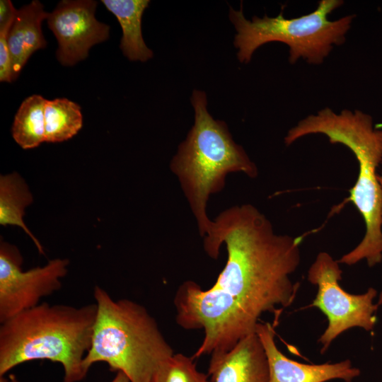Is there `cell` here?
Segmentation results:
<instances>
[{
    "label": "cell",
    "instance_id": "cell-1",
    "mask_svg": "<svg viewBox=\"0 0 382 382\" xmlns=\"http://www.w3.org/2000/svg\"><path fill=\"white\" fill-rule=\"evenodd\" d=\"M303 237L275 233L270 220L249 204L218 215L203 244L214 260L226 245L224 269L210 288L185 281L174 297L177 323L204 330L193 359L230 351L255 332L262 313L279 316L292 303L299 284L290 276L300 265Z\"/></svg>",
    "mask_w": 382,
    "mask_h": 382
},
{
    "label": "cell",
    "instance_id": "cell-2",
    "mask_svg": "<svg viewBox=\"0 0 382 382\" xmlns=\"http://www.w3.org/2000/svg\"><path fill=\"white\" fill-rule=\"evenodd\" d=\"M313 134L326 135L331 144L346 146L359 164L357 180L346 201L353 203L362 216L366 232L361 241L337 262L350 266L366 260L374 267L382 260V200L377 173L382 163V129H375L371 116L360 110H343L337 114L325 108L291 128L284 142L289 146Z\"/></svg>",
    "mask_w": 382,
    "mask_h": 382
},
{
    "label": "cell",
    "instance_id": "cell-3",
    "mask_svg": "<svg viewBox=\"0 0 382 382\" xmlns=\"http://www.w3.org/2000/svg\"><path fill=\"white\" fill-rule=\"evenodd\" d=\"M96 303L74 307L44 302L1 323L0 376L25 362L47 359L62 364L63 382L87 375Z\"/></svg>",
    "mask_w": 382,
    "mask_h": 382
},
{
    "label": "cell",
    "instance_id": "cell-4",
    "mask_svg": "<svg viewBox=\"0 0 382 382\" xmlns=\"http://www.w3.org/2000/svg\"><path fill=\"white\" fill-rule=\"evenodd\" d=\"M191 103L195 123L179 145L170 169L178 178L204 238L213 224L206 210L209 198L224 188L226 175L242 172L254 178L258 172L243 147L233 141L226 124L209 113L205 93L195 90Z\"/></svg>",
    "mask_w": 382,
    "mask_h": 382
},
{
    "label": "cell",
    "instance_id": "cell-5",
    "mask_svg": "<svg viewBox=\"0 0 382 382\" xmlns=\"http://www.w3.org/2000/svg\"><path fill=\"white\" fill-rule=\"evenodd\" d=\"M93 296L97 313L83 360L85 371L105 362L130 382H152L160 366L175 354L155 319L142 305L127 299L115 300L99 286Z\"/></svg>",
    "mask_w": 382,
    "mask_h": 382
},
{
    "label": "cell",
    "instance_id": "cell-6",
    "mask_svg": "<svg viewBox=\"0 0 382 382\" xmlns=\"http://www.w3.org/2000/svg\"><path fill=\"white\" fill-rule=\"evenodd\" d=\"M343 3L341 0H321L313 12L300 17L285 18L282 11L276 17L253 16L251 21L245 18L242 6L238 11L230 8L229 18L237 31L234 45L238 49V60L248 63L261 45L279 42L289 46L291 64L299 58L309 64H322L333 45L345 42L355 17L350 14L335 21L328 19L331 12Z\"/></svg>",
    "mask_w": 382,
    "mask_h": 382
},
{
    "label": "cell",
    "instance_id": "cell-7",
    "mask_svg": "<svg viewBox=\"0 0 382 382\" xmlns=\"http://www.w3.org/2000/svg\"><path fill=\"white\" fill-rule=\"evenodd\" d=\"M342 273L337 260L325 252L318 254L308 272L309 282L318 286L316 298L308 307L319 308L328 322L318 340L322 345L321 354L347 330L358 327L370 331L376 322L375 313L378 306L374 300L377 291L371 287L361 294H349L340 285Z\"/></svg>",
    "mask_w": 382,
    "mask_h": 382
},
{
    "label": "cell",
    "instance_id": "cell-8",
    "mask_svg": "<svg viewBox=\"0 0 382 382\" xmlns=\"http://www.w3.org/2000/svg\"><path fill=\"white\" fill-rule=\"evenodd\" d=\"M18 249L0 245V323L39 304L41 298L60 289L69 260L55 258L42 267L23 271Z\"/></svg>",
    "mask_w": 382,
    "mask_h": 382
},
{
    "label": "cell",
    "instance_id": "cell-9",
    "mask_svg": "<svg viewBox=\"0 0 382 382\" xmlns=\"http://www.w3.org/2000/svg\"><path fill=\"white\" fill-rule=\"evenodd\" d=\"M96 6L93 0H62L49 13L47 26L57 40L56 55L62 65L85 59L93 45L109 38L110 26L95 17Z\"/></svg>",
    "mask_w": 382,
    "mask_h": 382
},
{
    "label": "cell",
    "instance_id": "cell-10",
    "mask_svg": "<svg viewBox=\"0 0 382 382\" xmlns=\"http://www.w3.org/2000/svg\"><path fill=\"white\" fill-rule=\"evenodd\" d=\"M255 332L266 354L269 382H327L335 379L352 382L361 374L349 359L307 364L288 358L278 349L274 328L270 323H259Z\"/></svg>",
    "mask_w": 382,
    "mask_h": 382
},
{
    "label": "cell",
    "instance_id": "cell-11",
    "mask_svg": "<svg viewBox=\"0 0 382 382\" xmlns=\"http://www.w3.org/2000/svg\"><path fill=\"white\" fill-rule=\"evenodd\" d=\"M208 375L212 382H269L266 354L256 332L230 351L211 354Z\"/></svg>",
    "mask_w": 382,
    "mask_h": 382
},
{
    "label": "cell",
    "instance_id": "cell-12",
    "mask_svg": "<svg viewBox=\"0 0 382 382\" xmlns=\"http://www.w3.org/2000/svg\"><path fill=\"white\" fill-rule=\"evenodd\" d=\"M48 14L38 0H33L17 9L8 35L13 81L18 78L30 56L46 47L41 24Z\"/></svg>",
    "mask_w": 382,
    "mask_h": 382
},
{
    "label": "cell",
    "instance_id": "cell-13",
    "mask_svg": "<svg viewBox=\"0 0 382 382\" xmlns=\"http://www.w3.org/2000/svg\"><path fill=\"white\" fill-rule=\"evenodd\" d=\"M101 2L117 19L122 32L120 49L131 61L146 62L153 52L146 45L141 33V17L149 0H102Z\"/></svg>",
    "mask_w": 382,
    "mask_h": 382
},
{
    "label": "cell",
    "instance_id": "cell-14",
    "mask_svg": "<svg viewBox=\"0 0 382 382\" xmlns=\"http://www.w3.org/2000/svg\"><path fill=\"white\" fill-rule=\"evenodd\" d=\"M32 202V194L19 174L1 175L0 224L21 227L31 238L40 253L44 255L42 246L23 221L25 209Z\"/></svg>",
    "mask_w": 382,
    "mask_h": 382
},
{
    "label": "cell",
    "instance_id": "cell-15",
    "mask_svg": "<svg viewBox=\"0 0 382 382\" xmlns=\"http://www.w3.org/2000/svg\"><path fill=\"white\" fill-rule=\"evenodd\" d=\"M46 99L34 94L21 104L13 120L12 136L23 149L38 146L45 141V106Z\"/></svg>",
    "mask_w": 382,
    "mask_h": 382
},
{
    "label": "cell",
    "instance_id": "cell-16",
    "mask_svg": "<svg viewBox=\"0 0 382 382\" xmlns=\"http://www.w3.org/2000/svg\"><path fill=\"white\" fill-rule=\"evenodd\" d=\"M83 126L81 107L67 98L46 100L45 141L62 142L72 138Z\"/></svg>",
    "mask_w": 382,
    "mask_h": 382
},
{
    "label": "cell",
    "instance_id": "cell-17",
    "mask_svg": "<svg viewBox=\"0 0 382 382\" xmlns=\"http://www.w3.org/2000/svg\"><path fill=\"white\" fill-rule=\"evenodd\" d=\"M193 359L180 353L174 354L160 366L152 382H209Z\"/></svg>",
    "mask_w": 382,
    "mask_h": 382
},
{
    "label": "cell",
    "instance_id": "cell-18",
    "mask_svg": "<svg viewBox=\"0 0 382 382\" xmlns=\"http://www.w3.org/2000/svg\"><path fill=\"white\" fill-rule=\"evenodd\" d=\"M12 24L0 26V81L12 82L11 55L8 35Z\"/></svg>",
    "mask_w": 382,
    "mask_h": 382
},
{
    "label": "cell",
    "instance_id": "cell-19",
    "mask_svg": "<svg viewBox=\"0 0 382 382\" xmlns=\"http://www.w3.org/2000/svg\"><path fill=\"white\" fill-rule=\"evenodd\" d=\"M16 11L10 0H1L0 25L13 23Z\"/></svg>",
    "mask_w": 382,
    "mask_h": 382
},
{
    "label": "cell",
    "instance_id": "cell-20",
    "mask_svg": "<svg viewBox=\"0 0 382 382\" xmlns=\"http://www.w3.org/2000/svg\"><path fill=\"white\" fill-rule=\"evenodd\" d=\"M111 382H130V381L124 373L117 371L116 376Z\"/></svg>",
    "mask_w": 382,
    "mask_h": 382
},
{
    "label": "cell",
    "instance_id": "cell-21",
    "mask_svg": "<svg viewBox=\"0 0 382 382\" xmlns=\"http://www.w3.org/2000/svg\"><path fill=\"white\" fill-rule=\"evenodd\" d=\"M0 382H20L16 376L13 374L9 376V379H6L4 376H0Z\"/></svg>",
    "mask_w": 382,
    "mask_h": 382
},
{
    "label": "cell",
    "instance_id": "cell-22",
    "mask_svg": "<svg viewBox=\"0 0 382 382\" xmlns=\"http://www.w3.org/2000/svg\"><path fill=\"white\" fill-rule=\"evenodd\" d=\"M378 182L381 187V200H382V173L381 175H378ZM381 214H382V209H381Z\"/></svg>",
    "mask_w": 382,
    "mask_h": 382
},
{
    "label": "cell",
    "instance_id": "cell-23",
    "mask_svg": "<svg viewBox=\"0 0 382 382\" xmlns=\"http://www.w3.org/2000/svg\"><path fill=\"white\" fill-rule=\"evenodd\" d=\"M376 304L378 305V306L382 305V291H381L379 296H378V301L376 303Z\"/></svg>",
    "mask_w": 382,
    "mask_h": 382
}]
</instances>
